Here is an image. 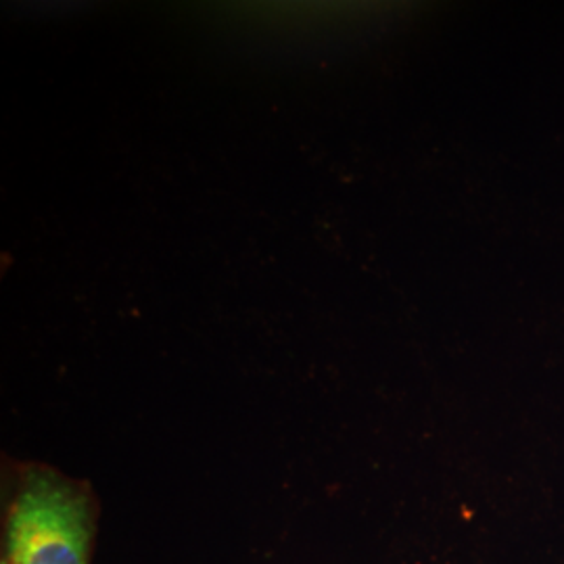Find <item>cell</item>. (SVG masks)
Here are the masks:
<instances>
[{
  "mask_svg": "<svg viewBox=\"0 0 564 564\" xmlns=\"http://www.w3.org/2000/svg\"><path fill=\"white\" fill-rule=\"evenodd\" d=\"M97 500L90 485L46 464L15 466L7 506V564H90Z\"/></svg>",
  "mask_w": 564,
  "mask_h": 564,
  "instance_id": "1",
  "label": "cell"
}]
</instances>
